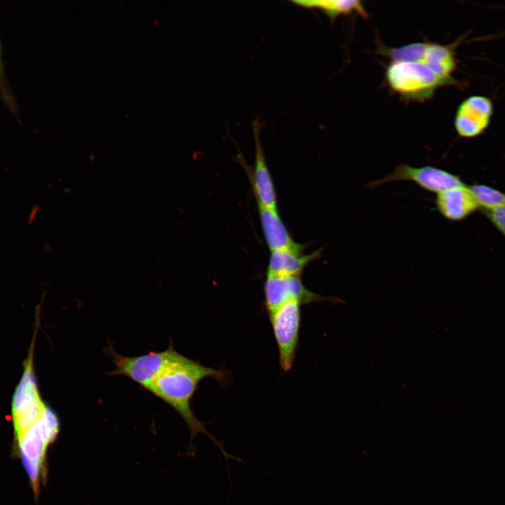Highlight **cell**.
Returning <instances> with one entry per match:
<instances>
[{"mask_svg": "<svg viewBox=\"0 0 505 505\" xmlns=\"http://www.w3.org/2000/svg\"><path fill=\"white\" fill-rule=\"evenodd\" d=\"M22 379L16 387L12 400V420L17 447L34 424L43 415L48 408L39 393L32 365V351Z\"/></svg>", "mask_w": 505, "mask_h": 505, "instance_id": "obj_4", "label": "cell"}, {"mask_svg": "<svg viewBox=\"0 0 505 505\" xmlns=\"http://www.w3.org/2000/svg\"><path fill=\"white\" fill-rule=\"evenodd\" d=\"M301 304L288 301L268 313L278 351L279 364L285 372L294 365L299 345Z\"/></svg>", "mask_w": 505, "mask_h": 505, "instance_id": "obj_5", "label": "cell"}, {"mask_svg": "<svg viewBox=\"0 0 505 505\" xmlns=\"http://www.w3.org/2000/svg\"><path fill=\"white\" fill-rule=\"evenodd\" d=\"M493 225L505 236V206L482 210Z\"/></svg>", "mask_w": 505, "mask_h": 505, "instance_id": "obj_18", "label": "cell"}, {"mask_svg": "<svg viewBox=\"0 0 505 505\" xmlns=\"http://www.w3.org/2000/svg\"><path fill=\"white\" fill-rule=\"evenodd\" d=\"M427 44V42H417L396 48H384L381 50L392 62H421Z\"/></svg>", "mask_w": 505, "mask_h": 505, "instance_id": "obj_16", "label": "cell"}, {"mask_svg": "<svg viewBox=\"0 0 505 505\" xmlns=\"http://www.w3.org/2000/svg\"><path fill=\"white\" fill-rule=\"evenodd\" d=\"M109 350L116 368L108 375L126 376L147 390L175 351L172 343L164 351L137 356L120 355L111 347Z\"/></svg>", "mask_w": 505, "mask_h": 505, "instance_id": "obj_6", "label": "cell"}, {"mask_svg": "<svg viewBox=\"0 0 505 505\" xmlns=\"http://www.w3.org/2000/svg\"><path fill=\"white\" fill-rule=\"evenodd\" d=\"M435 203L440 214L451 221L464 220L479 208L470 187L466 184L437 194Z\"/></svg>", "mask_w": 505, "mask_h": 505, "instance_id": "obj_12", "label": "cell"}, {"mask_svg": "<svg viewBox=\"0 0 505 505\" xmlns=\"http://www.w3.org/2000/svg\"><path fill=\"white\" fill-rule=\"evenodd\" d=\"M207 377L214 378L221 385L230 381L227 370L205 366L175 350L147 390L171 406L183 418L189 427L191 443L195 436L203 433L220 447L226 459L230 457L235 458L227 453L222 444L207 431L205 424L196 417L191 410V400L199 383Z\"/></svg>", "mask_w": 505, "mask_h": 505, "instance_id": "obj_1", "label": "cell"}, {"mask_svg": "<svg viewBox=\"0 0 505 505\" xmlns=\"http://www.w3.org/2000/svg\"><path fill=\"white\" fill-rule=\"evenodd\" d=\"M385 75L389 86L408 100L427 99L448 84L422 62H391Z\"/></svg>", "mask_w": 505, "mask_h": 505, "instance_id": "obj_3", "label": "cell"}, {"mask_svg": "<svg viewBox=\"0 0 505 505\" xmlns=\"http://www.w3.org/2000/svg\"><path fill=\"white\" fill-rule=\"evenodd\" d=\"M448 84L454 83L452 74L457 67L454 50L448 46L428 43L421 61Z\"/></svg>", "mask_w": 505, "mask_h": 505, "instance_id": "obj_14", "label": "cell"}, {"mask_svg": "<svg viewBox=\"0 0 505 505\" xmlns=\"http://www.w3.org/2000/svg\"><path fill=\"white\" fill-rule=\"evenodd\" d=\"M492 100L483 95H471L459 105L454 128L459 136L472 138L481 135L489 126L493 114Z\"/></svg>", "mask_w": 505, "mask_h": 505, "instance_id": "obj_9", "label": "cell"}, {"mask_svg": "<svg viewBox=\"0 0 505 505\" xmlns=\"http://www.w3.org/2000/svg\"><path fill=\"white\" fill-rule=\"evenodd\" d=\"M59 428L58 418L48 407L43 415L28 430L18 445L36 494L41 480L44 479L48 447L55 440Z\"/></svg>", "mask_w": 505, "mask_h": 505, "instance_id": "obj_2", "label": "cell"}, {"mask_svg": "<svg viewBox=\"0 0 505 505\" xmlns=\"http://www.w3.org/2000/svg\"><path fill=\"white\" fill-rule=\"evenodd\" d=\"M323 249L306 255L304 250H281L271 252L266 276H300L304 269L321 257Z\"/></svg>", "mask_w": 505, "mask_h": 505, "instance_id": "obj_13", "label": "cell"}, {"mask_svg": "<svg viewBox=\"0 0 505 505\" xmlns=\"http://www.w3.org/2000/svg\"><path fill=\"white\" fill-rule=\"evenodd\" d=\"M479 208L483 210L505 206V193L485 184L469 187Z\"/></svg>", "mask_w": 505, "mask_h": 505, "instance_id": "obj_17", "label": "cell"}, {"mask_svg": "<svg viewBox=\"0 0 505 505\" xmlns=\"http://www.w3.org/2000/svg\"><path fill=\"white\" fill-rule=\"evenodd\" d=\"M261 126L259 119L253 121L252 131L255 145V163L252 168L246 164L248 168L250 170V171L246 170L248 174H250L249 178L257 205L277 208L276 189L260 139Z\"/></svg>", "mask_w": 505, "mask_h": 505, "instance_id": "obj_10", "label": "cell"}, {"mask_svg": "<svg viewBox=\"0 0 505 505\" xmlns=\"http://www.w3.org/2000/svg\"><path fill=\"white\" fill-rule=\"evenodd\" d=\"M0 92L2 97L6 101L7 105L11 108V109H14L15 107L14 106V101L12 98V95H11L10 90L8 88V86L6 82L5 76H4V72L3 69L2 65V57H1V46L0 43Z\"/></svg>", "mask_w": 505, "mask_h": 505, "instance_id": "obj_19", "label": "cell"}, {"mask_svg": "<svg viewBox=\"0 0 505 505\" xmlns=\"http://www.w3.org/2000/svg\"><path fill=\"white\" fill-rule=\"evenodd\" d=\"M291 2L301 7L319 9L332 22L340 15L353 13L365 18L368 16L362 1L358 0H294Z\"/></svg>", "mask_w": 505, "mask_h": 505, "instance_id": "obj_15", "label": "cell"}, {"mask_svg": "<svg viewBox=\"0 0 505 505\" xmlns=\"http://www.w3.org/2000/svg\"><path fill=\"white\" fill-rule=\"evenodd\" d=\"M395 181H411L424 190L436 194L446 189L465 184L461 179L445 170L430 166L413 167L400 163L386 177L370 182L368 187L377 188Z\"/></svg>", "mask_w": 505, "mask_h": 505, "instance_id": "obj_7", "label": "cell"}, {"mask_svg": "<svg viewBox=\"0 0 505 505\" xmlns=\"http://www.w3.org/2000/svg\"><path fill=\"white\" fill-rule=\"evenodd\" d=\"M257 207L263 235L270 252L281 250H304L306 246L293 239L277 208L260 205Z\"/></svg>", "mask_w": 505, "mask_h": 505, "instance_id": "obj_11", "label": "cell"}, {"mask_svg": "<svg viewBox=\"0 0 505 505\" xmlns=\"http://www.w3.org/2000/svg\"><path fill=\"white\" fill-rule=\"evenodd\" d=\"M263 289L264 306L267 312L288 301H297L304 305L333 299L307 289L300 276H266Z\"/></svg>", "mask_w": 505, "mask_h": 505, "instance_id": "obj_8", "label": "cell"}]
</instances>
